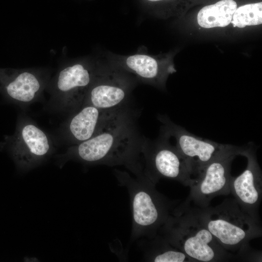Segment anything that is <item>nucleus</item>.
<instances>
[{
	"label": "nucleus",
	"mask_w": 262,
	"mask_h": 262,
	"mask_svg": "<svg viewBox=\"0 0 262 262\" xmlns=\"http://www.w3.org/2000/svg\"><path fill=\"white\" fill-rule=\"evenodd\" d=\"M138 117L130 105L115 112L94 136L69 146L65 155L86 164L124 165L134 175L142 172L145 137L139 131Z\"/></svg>",
	"instance_id": "nucleus-1"
},
{
	"label": "nucleus",
	"mask_w": 262,
	"mask_h": 262,
	"mask_svg": "<svg viewBox=\"0 0 262 262\" xmlns=\"http://www.w3.org/2000/svg\"><path fill=\"white\" fill-rule=\"evenodd\" d=\"M158 234L196 262L234 260V255L219 244L191 207L183 203L174 209Z\"/></svg>",
	"instance_id": "nucleus-2"
},
{
	"label": "nucleus",
	"mask_w": 262,
	"mask_h": 262,
	"mask_svg": "<svg viewBox=\"0 0 262 262\" xmlns=\"http://www.w3.org/2000/svg\"><path fill=\"white\" fill-rule=\"evenodd\" d=\"M114 174L120 185L127 188L132 213L131 238H154L176 207L159 193L156 183L144 173L131 176L126 171L115 169Z\"/></svg>",
	"instance_id": "nucleus-3"
},
{
	"label": "nucleus",
	"mask_w": 262,
	"mask_h": 262,
	"mask_svg": "<svg viewBox=\"0 0 262 262\" xmlns=\"http://www.w3.org/2000/svg\"><path fill=\"white\" fill-rule=\"evenodd\" d=\"M189 206L219 244L232 254L262 236L261 224L244 212L234 198L224 199L214 207Z\"/></svg>",
	"instance_id": "nucleus-4"
},
{
	"label": "nucleus",
	"mask_w": 262,
	"mask_h": 262,
	"mask_svg": "<svg viewBox=\"0 0 262 262\" xmlns=\"http://www.w3.org/2000/svg\"><path fill=\"white\" fill-rule=\"evenodd\" d=\"M99 66L84 58L63 64L46 89L50 95V108L68 115L79 110Z\"/></svg>",
	"instance_id": "nucleus-5"
},
{
	"label": "nucleus",
	"mask_w": 262,
	"mask_h": 262,
	"mask_svg": "<svg viewBox=\"0 0 262 262\" xmlns=\"http://www.w3.org/2000/svg\"><path fill=\"white\" fill-rule=\"evenodd\" d=\"M142 161L143 173L156 183L161 179H169L190 187L196 181L170 137L162 131L154 140L145 137Z\"/></svg>",
	"instance_id": "nucleus-6"
},
{
	"label": "nucleus",
	"mask_w": 262,
	"mask_h": 262,
	"mask_svg": "<svg viewBox=\"0 0 262 262\" xmlns=\"http://www.w3.org/2000/svg\"><path fill=\"white\" fill-rule=\"evenodd\" d=\"M245 147L229 144L195 178L196 181L183 203L202 208L209 206L215 197L230 194L231 164L236 156L242 155Z\"/></svg>",
	"instance_id": "nucleus-7"
},
{
	"label": "nucleus",
	"mask_w": 262,
	"mask_h": 262,
	"mask_svg": "<svg viewBox=\"0 0 262 262\" xmlns=\"http://www.w3.org/2000/svg\"><path fill=\"white\" fill-rule=\"evenodd\" d=\"M0 147L8 150L20 167L29 168L49 156L53 145L49 135L31 119L20 116L15 132L5 136Z\"/></svg>",
	"instance_id": "nucleus-8"
},
{
	"label": "nucleus",
	"mask_w": 262,
	"mask_h": 262,
	"mask_svg": "<svg viewBox=\"0 0 262 262\" xmlns=\"http://www.w3.org/2000/svg\"><path fill=\"white\" fill-rule=\"evenodd\" d=\"M135 82L127 72L115 66H99L82 105H90L107 111L129 106Z\"/></svg>",
	"instance_id": "nucleus-9"
},
{
	"label": "nucleus",
	"mask_w": 262,
	"mask_h": 262,
	"mask_svg": "<svg viewBox=\"0 0 262 262\" xmlns=\"http://www.w3.org/2000/svg\"><path fill=\"white\" fill-rule=\"evenodd\" d=\"M158 119L163 125L161 131L175 139V147L186 161L194 179L229 145L198 137L173 122L166 115H159Z\"/></svg>",
	"instance_id": "nucleus-10"
},
{
	"label": "nucleus",
	"mask_w": 262,
	"mask_h": 262,
	"mask_svg": "<svg viewBox=\"0 0 262 262\" xmlns=\"http://www.w3.org/2000/svg\"><path fill=\"white\" fill-rule=\"evenodd\" d=\"M50 78L45 68H0V92L10 102L28 106L41 98Z\"/></svg>",
	"instance_id": "nucleus-11"
},
{
	"label": "nucleus",
	"mask_w": 262,
	"mask_h": 262,
	"mask_svg": "<svg viewBox=\"0 0 262 262\" xmlns=\"http://www.w3.org/2000/svg\"><path fill=\"white\" fill-rule=\"evenodd\" d=\"M241 155L247 159L246 167L238 176H231L230 194L242 209L261 224L259 209L262 197V174L256 149L253 146H246Z\"/></svg>",
	"instance_id": "nucleus-12"
},
{
	"label": "nucleus",
	"mask_w": 262,
	"mask_h": 262,
	"mask_svg": "<svg viewBox=\"0 0 262 262\" xmlns=\"http://www.w3.org/2000/svg\"><path fill=\"white\" fill-rule=\"evenodd\" d=\"M115 111L102 110L90 105H82L62 124L61 140L70 146L89 139Z\"/></svg>",
	"instance_id": "nucleus-13"
},
{
	"label": "nucleus",
	"mask_w": 262,
	"mask_h": 262,
	"mask_svg": "<svg viewBox=\"0 0 262 262\" xmlns=\"http://www.w3.org/2000/svg\"><path fill=\"white\" fill-rule=\"evenodd\" d=\"M115 67L133 74L143 82L155 84H163L167 75L173 72L163 69L156 59L143 53L125 57Z\"/></svg>",
	"instance_id": "nucleus-14"
},
{
	"label": "nucleus",
	"mask_w": 262,
	"mask_h": 262,
	"mask_svg": "<svg viewBox=\"0 0 262 262\" xmlns=\"http://www.w3.org/2000/svg\"><path fill=\"white\" fill-rule=\"evenodd\" d=\"M237 5L233 0H221L203 7L198 12L197 20L202 28L224 27L229 24Z\"/></svg>",
	"instance_id": "nucleus-15"
},
{
	"label": "nucleus",
	"mask_w": 262,
	"mask_h": 262,
	"mask_svg": "<svg viewBox=\"0 0 262 262\" xmlns=\"http://www.w3.org/2000/svg\"><path fill=\"white\" fill-rule=\"evenodd\" d=\"M146 255L148 261L153 262H196L185 253L172 246L158 234L150 239Z\"/></svg>",
	"instance_id": "nucleus-16"
},
{
	"label": "nucleus",
	"mask_w": 262,
	"mask_h": 262,
	"mask_svg": "<svg viewBox=\"0 0 262 262\" xmlns=\"http://www.w3.org/2000/svg\"><path fill=\"white\" fill-rule=\"evenodd\" d=\"M231 23L234 27L243 28L262 23V2L250 3L237 8Z\"/></svg>",
	"instance_id": "nucleus-17"
},
{
	"label": "nucleus",
	"mask_w": 262,
	"mask_h": 262,
	"mask_svg": "<svg viewBox=\"0 0 262 262\" xmlns=\"http://www.w3.org/2000/svg\"><path fill=\"white\" fill-rule=\"evenodd\" d=\"M234 260L245 262H262L261 251L254 249L249 245L238 250L234 254Z\"/></svg>",
	"instance_id": "nucleus-18"
},
{
	"label": "nucleus",
	"mask_w": 262,
	"mask_h": 262,
	"mask_svg": "<svg viewBox=\"0 0 262 262\" xmlns=\"http://www.w3.org/2000/svg\"><path fill=\"white\" fill-rule=\"evenodd\" d=\"M148 1H161V0H147Z\"/></svg>",
	"instance_id": "nucleus-19"
}]
</instances>
